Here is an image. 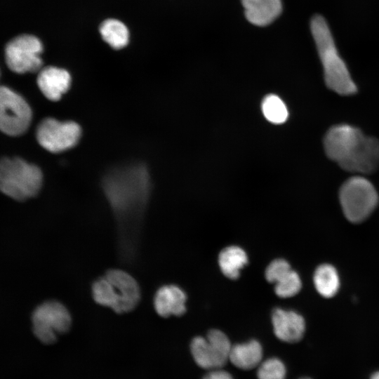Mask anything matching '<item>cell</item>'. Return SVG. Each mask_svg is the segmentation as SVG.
Instances as JSON below:
<instances>
[{"label": "cell", "mask_w": 379, "mask_h": 379, "mask_svg": "<svg viewBox=\"0 0 379 379\" xmlns=\"http://www.w3.org/2000/svg\"><path fill=\"white\" fill-rule=\"evenodd\" d=\"M102 189L117 222L120 259L132 263L138 255L143 218L151 195L149 171L142 164L114 168L102 178Z\"/></svg>", "instance_id": "6da1fadb"}, {"label": "cell", "mask_w": 379, "mask_h": 379, "mask_svg": "<svg viewBox=\"0 0 379 379\" xmlns=\"http://www.w3.org/2000/svg\"><path fill=\"white\" fill-rule=\"evenodd\" d=\"M324 147L328 157L345 171L369 174L379 167V140L354 126H332L324 136Z\"/></svg>", "instance_id": "7a4b0ae2"}, {"label": "cell", "mask_w": 379, "mask_h": 379, "mask_svg": "<svg viewBox=\"0 0 379 379\" xmlns=\"http://www.w3.org/2000/svg\"><path fill=\"white\" fill-rule=\"evenodd\" d=\"M311 32L324 68L327 87L342 95L357 92V86L336 48L333 36L325 19L314 15L310 23Z\"/></svg>", "instance_id": "3957f363"}, {"label": "cell", "mask_w": 379, "mask_h": 379, "mask_svg": "<svg viewBox=\"0 0 379 379\" xmlns=\"http://www.w3.org/2000/svg\"><path fill=\"white\" fill-rule=\"evenodd\" d=\"M93 300L100 305L111 308L118 314L131 312L141 298L140 286L135 279L120 269L108 270L92 284Z\"/></svg>", "instance_id": "277c9868"}, {"label": "cell", "mask_w": 379, "mask_h": 379, "mask_svg": "<svg viewBox=\"0 0 379 379\" xmlns=\"http://www.w3.org/2000/svg\"><path fill=\"white\" fill-rule=\"evenodd\" d=\"M43 184V174L36 165L18 158L0 160V191L17 201L36 196Z\"/></svg>", "instance_id": "5b68a950"}, {"label": "cell", "mask_w": 379, "mask_h": 379, "mask_svg": "<svg viewBox=\"0 0 379 379\" xmlns=\"http://www.w3.org/2000/svg\"><path fill=\"white\" fill-rule=\"evenodd\" d=\"M339 200L345 217L351 222L367 219L378 204V194L366 178L357 175L347 180L340 187Z\"/></svg>", "instance_id": "8992f818"}, {"label": "cell", "mask_w": 379, "mask_h": 379, "mask_svg": "<svg viewBox=\"0 0 379 379\" xmlns=\"http://www.w3.org/2000/svg\"><path fill=\"white\" fill-rule=\"evenodd\" d=\"M32 330L44 344L55 343L58 336L69 331L72 317L67 308L57 300H48L38 305L32 315Z\"/></svg>", "instance_id": "52a82bcc"}, {"label": "cell", "mask_w": 379, "mask_h": 379, "mask_svg": "<svg viewBox=\"0 0 379 379\" xmlns=\"http://www.w3.org/2000/svg\"><path fill=\"white\" fill-rule=\"evenodd\" d=\"M231 347L227 336L218 329L210 330L206 338H194L190 343V351L196 364L209 371L220 369L226 364Z\"/></svg>", "instance_id": "ba28073f"}, {"label": "cell", "mask_w": 379, "mask_h": 379, "mask_svg": "<svg viewBox=\"0 0 379 379\" xmlns=\"http://www.w3.org/2000/svg\"><path fill=\"white\" fill-rule=\"evenodd\" d=\"M32 109L18 93L0 86V131L11 136L23 134L32 121Z\"/></svg>", "instance_id": "9c48e42d"}, {"label": "cell", "mask_w": 379, "mask_h": 379, "mask_svg": "<svg viewBox=\"0 0 379 379\" xmlns=\"http://www.w3.org/2000/svg\"><path fill=\"white\" fill-rule=\"evenodd\" d=\"M43 46L35 36L22 34L11 40L5 48V60L8 67L18 74L41 70V53Z\"/></svg>", "instance_id": "30bf717a"}, {"label": "cell", "mask_w": 379, "mask_h": 379, "mask_svg": "<svg viewBox=\"0 0 379 379\" xmlns=\"http://www.w3.org/2000/svg\"><path fill=\"white\" fill-rule=\"evenodd\" d=\"M80 126L75 122L46 118L36 128V140L50 152L58 153L74 147L81 137Z\"/></svg>", "instance_id": "8fae6325"}, {"label": "cell", "mask_w": 379, "mask_h": 379, "mask_svg": "<svg viewBox=\"0 0 379 379\" xmlns=\"http://www.w3.org/2000/svg\"><path fill=\"white\" fill-rule=\"evenodd\" d=\"M272 322L274 335L283 342L295 343L305 334V319L295 311L275 308L272 313Z\"/></svg>", "instance_id": "7c38bea8"}, {"label": "cell", "mask_w": 379, "mask_h": 379, "mask_svg": "<svg viewBox=\"0 0 379 379\" xmlns=\"http://www.w3.org/2000/svg\"><path fill=\"white\" fill-rule=\"evenodd\" d=\"M187 295L185 291L175 284L159 287L154 296V307L161 317L171 315L181 316L186 312Z\"/></svg>", "instance_id": "4fadbf2b"}, {"label": "cell", "mask_w": 379, "mask_h": 379, "mask_svg": "<svg viewBox=\"0 0 379 379\" xmlns=\"http://www.w3.org/2000/svg\"><path fill=\"white\" fill-rule=\"evenodd\" d=\"M36 81L40 91L47 99L57 101L69 88L71 76L64 69L50 66L41 69Z\"/></svg>", "instance_id": "5bb4252c"}, {"label": "cell", "mask_w": 379, "mask_h": 379, "mask_svg": "<svg viewBox=\"0 0 379 379\" xmlns=\"http://www.w3.org/2000/svg\"><path fill=\"white\" fill-rule=\"evenodd\" d=\"M246 19L253 25L266 26L281 13V0H241Z\"/></svg>", "instance_id": "9a60e30c"}, {"label": "cell", "mask_w": 379, "mask_h": 379, "mask_svg": "<svg viewBox=\"0 0 379 379\" xmlns=\"http://www.w3.org/2000/svg\"><path fill=\"white\" fill-rule=\"evenodd\" d=\"M262 358V345L256 340L232 345L229 355L231 363L242 370H251L258 367Z\"/></svg>", "instance_id": "2e32d148"}, {"label": "cell", "mask_w": 379, "mask_h": 379, "mask_svg": "<svg viewBox=\"0 0 379 379\" xmlns=\"http://www.w3.org/2000/svg\"><path fill=\"white\" fill-rule=\"evenodd\" d=\"M246 251L239 246H230L218 255V265L222 273L230 279H237L241 270L248 263Z\"/></svg>", "instance_id": "e0dca14e"}, {"label": "cell", "mask_w": 379, "mask_h": 379, "mask_svg": "<svg viewBox=\"0 0 379 379\" xmlns=\"http://www.w3.org/2000/svg\"><path fill=\"white\" fill-rule=\"evenodd\" d=\"M317 291L323 297H333L340 288V277L336 269L331 265L322 264L317 267L313 276Z\"/></svg>", "instance_id": "ac0fdd59"}, {"label": "cell", "mask_w": 379, "mask_h": 379, "mask_svg": "<svg viewBox=\"0 0 379 379\" xmlns=\"http://www.w3.org/2000/svg\"><path fill=\"white\" fill-rule=\"evenodd\" d=\"M102 39L114 49L124 48L129 41V32L121 21L109 18L104 20L99 28Z\"/></svg>", "instance_id": "d6986e66"}, {"label": "cell", "mask_w": 379, "mask_h": 379, "mask_svg": "<svg viewBox=\"0 0 379 379\" xmlns=\"http://www.w3.org/2000/svg\"><path fill=\"white\" fill-rule=\"evenodd\" d=\"M262 111L266 119L274 124H283L288 116L285 103L274 94L268 95L263 99Z\"/></svg>", "instance_id": "ffe728a7"}, {"label": "cell", "mask_w": 379, "mask_h": 379, "mask_svg": "<svg viewBox=\"0 0 379 379\" xmlns=\"http://www.w3.org/2000/svg\"><path fill=\"white\" fill-rule=\"evenodd\" d=\"M302 282L299 274L291 270L286 276L275 284L274 292L282 298H291L299 293Z\"/></svg>", "instance_id": "44dd1931"}, {"label": "cell", "mask_w": 379, "mask_h": 379, "mask_svg": "<svg viewBox=\"0 0 379 379\" xmlns=\"http://www.w3.org/2000/svg\"><path fill=\"white\" fill-rule=\"evenodd\" d=\"M258 367V379H286V366L278 358H269Z\"/></svg>", "instance_id": "7402d4cb"}, {"label": "cell", "mask_w": 379, "mask_h": 379, "mask_svg": "<svg viewBox=\"0 0 379 379\" xmlns=\"http://www.w3.org/2000/svg\"><path fill=\"white\" fill-rule=\"evenodd\" d=\"M291 270L289 263L284 259L278 258L272 260L266 267L265 276L266 280L276 284Z\"/></svg>", "instance_id": "603a6c76"}, {"label": "cell", "mask_w": 379, "mask_h": 379, "mask_svg": "<svg viewBox=\"0 0 379 379\" xmlns=\"http://www.w3.org/2000/svg\"><path fill=\"white\" fill-rule=\"evenodd\" d=\"M202 379H234L232 375L221 368L210 371Z\"/></svg>", "instance_id": "cb8c5ba5"}, {"label": "cell", "mask_w": 379, "mask_h": 379, "mask_svg": "<svg viewBox=\"0 0 379 379\" xmlns=\"http://www.w3.org/2000/svg\"><path fill=\"white\" fill-rule=\"evenodd\" d=\"M370 379H379V371H376L373 373Z\"/></svg>", "instance_id": "d4e9b609"}, {"label": "cell", "mask_w": 379, "mask_h": 379, "mask_svg": "<svg viewBox=\"0 0 379 379\" xmlns=\"http://www.w3.org/2000/svg\"><path fill=\"white\" fill-rule=\"evenodd\" d=\"M299 379H312V378H309V377H302V378H300Z\"/></svg>", "instance_id": "484cf974"}]
</instances>
